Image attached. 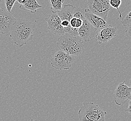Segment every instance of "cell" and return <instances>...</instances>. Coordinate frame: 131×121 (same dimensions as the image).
<instances>
[{
	"label": "cell",
	"mask_w": 131,
	"mask_h": 121,
	"mask_svg": "<svg viewBox=\"0 0 131 121\" xmlns=\"http://www.w3.org/2000/svg\"><path fill=\"white\" fill-rule=\"evenodd\" d=\"M35 24L24 19H16L11 31L10 37L14 43L21 47L33 39Z\"/></svg>",
	"instance_id": "1"
},
{
	"label": "cell",
	"mask_w": 131,
	"mask_h": 121,
	"mask_svg": "<svg viewBox=\"0 0 131 121\" xmlns=\"http://www.w3.org/2000/svg\"><path fill=\"white\" fill-rule=\"evenodd\" d=\"M83 42L79 37L66 33L58 38L57 46L59 50L70 55L78 56L81 55L84 50Z\"/></svg>",
	"instance_id": "2"
},
{
	"label": "cell",
	"mask_w": 131,
	"mask_h": 121,
	"mask_svg": "<svg viewBox=\"0 0 131 121\" xmlns=\"http://www.w3.org/2000/svg\"><path fill=\"white\" fill-rule=\"evenodd\" d=\"M106 112L99 106L91 102H83L79 110L80 121H105Z\"/></svg>",
	"instance_id": "3"
},
{
	"label": "cell",
	"mask_w": 131,
	"mask_h": 121,
	"mask_svg": "<svg viewBox=\"0 0 131 121\" xmlns=\"http://www.w3.org/2000/svg\"><path fill=\"white\" fill-rule=\"evenodd\" d=\"M75 60L74 56L59 50L53 55L51 60V65L56 69L68 70L71 68Z\"/></svg>",
	"instance_id": "4"
},
{
	"label": "cell",
	"mask_w": 131,
	"mask_h": 121,
	"mask_svg": "<svg viewBox=\"0 0 131 121\" xmlns=\"http://www.w3.org/2000/svg\"><path fill=\"white\" fill-rule=\"evenodd\" d=\"M87 4L92 13L106 20L112 7L110 0H88Z\"/></svg>",
	"instance_id": "5"
},
{
	"label": "cell",
	"mask_w": 131,
	"mask_h": 121,
	"mask_svg": "<svg viewBox=\"0 0 131 121\" xmlns=\"http://www.w3.org/2000/svg\"><path fill=\"white\" fill-rule=\"evenodd\" d=\"M126 81L120 83L113 93L115 103L118 105L123 104L131 98V87L125 84Z\"/></svg>",
	"instance_id": "6"
},
{
	"label": "cell",
	"mask_w": 131,
	"mask_h": 121,
	"mask_svg": "<svg viewBox=\"0 0 131 121\" xmlns=\"http://www.w3.org/2000/svg\"><path fill=\"white\" fill-rule=\"evenodd\" d=\"M16 19L12 14L0 9V34H7L11 31Z\"/></svg>",
	"instance_id": "7"
},
{
	"label": "cell",
	"mask_w": 131,
	"mask_h": 121,
	"mask_svg": "<svg viewBox=\"0 0 131 121\" xmlns=\"http://www.w3.org/2000/svg\"><path fill=\"white\" fill-rule=\"evenodd\" d=\"M47 22L48 29L52 34L57 35H62L66 33L62 25V20L58 13H53L45 19Z\"/></svg>",
	"instance_id": "8"
},
{
	"label": "cell",
	"mask_w": 131,
	"mask_h": 121,
	"mask_svg": "<svg viewBox=\"0 0 131 121\" xmlns=\"http://www.w3.org/2000/svg\"><path fill=\"white\" fill-rule=\"evenodd\" d=\"M97 31V29L85 19L82 26L78 30V37L84 42H89L96 37Z\"/></svg>",
	"instance_id": "9"
},
{
	"label": "cell",
	"mask_w": 131,
	"mask_h": 121,
	"mask_svg": "<svg viewBox=\"0 0 131 121\" xmlns=\"http://www.w3.org/2000/svg\"><path fill=\"white\" fill-rule=\"evenodd\" d=\"M117 35V29L111 25L106 27L97 33L96 40L99 44L106 43Z\"/></svg>",
	"instance_id": "10"
},
{
	"label": "cell",
	"mask_w": 131,
	"mask_h": 121,
	"mask_svg": "<svg viewBox=\"0 0 131 121\" xmlns=\"http://www.w3.org/2000/svg\"><path fill=\"white\" fill-rule=\"evenodd\" d=\"M85 18L99 31L110 26L105 19L92 13L89 9H85Z\"/></svg>",
	"instance_id": "11"
},
{
	"label": "cell",
	"mask_w": 131,
	"mask_h": 121,
	"mask_svg": "<svg viewBox=\"0 0 131 121\" xmlns=\"http://www.w3.org/2000/svg\"><path fill=\"white\" fill-rule=\"evenodd\" d=\"M77 7L71 4H66L63 6L61 10L58 12V15L62 21L67 20L70 22L75 13Z\"/></svg>",
	"instance_id": "12"
},
{
	"label": "cell",
	"mask_w": 131,
	"mask_h": 121,
	"mask_svg": "<svg viewBox=\"0 0 131 121\" xmlns=\"http://www.w3.org/2000/svg\"><path fill=\"white\" fill-rule=\"evenodd\" d=\"M42 7L37 2V0H26L24 4H21L19 6L21 10L29 11L32 14L36 13L37 9Z\"/></svg>",
	"instance_id": "13"
},
{
	"label": "cell",
	"mask_w": 131,
	"mask_h": 121,
	"mask_svg": "<svg viewBox=\"0 0 131 121\" xmlns=\"http://www.w3.org/2000/svg\"><path fill=\"white\" fill-rule=\"evenodd\" d=\"M64 0H50V9L52 13H57L63 8Z\"/></svg>",
	"instance_id": "14"
},
{
	"label": "cell",
	"mask_w": 131,
	"mask_h": 121,
	"mask_svg": "<svg viewBox=\"0 0 131 121\" xmlns=\"http://www.w3.org/2000/svg\"><path fill=\"white\" fill-rule=\"evenodd\" d=\"M16 1V0H0V9L7 11L11 13V10Z\"/></svg>",
	"instance_id": "15"
},
{
	"label": "cell",
	"mask_w": 131,
	"mask_h": 121,
	"mask_svg": "<svg viewBox=\"0 0 131 121\" xmlns=\"http://www.w3.org/2000/svg\"><path fill=\"white\" fill-rule=\"evenodd\" d=\"M110 3L112 7L115 8L118 10L119 15V18L122 20L123 19V14L121 13L119 9L122 3V0H110Z\"/></svg>",
	"instance_id": "16"
},
{
	"label": "cell",
	"mask_w": 131,
	"mask_h": 121,
	"mask_svg": "<svg viewBox=\"0 0 131 121\" xmlns=\"http://www.w3.org/2000/svg\"><path fill=\"white\" fill-rule=\"evenodd\" d=\"M122 23L125 28L131 26V11L129 12L121 20Z\"/></svg>",
	"instance_id": "17"
},
{
	"label": "cell",
	"mask_w": 131,
	"mask_h": 121,
	"mask_svg": "<svg viewBox=\"0 0 131 121\" xmlns=\"http://www.w3.org/2000/svg\"><path fill=\"white\" fill-rule=\"evenodd\" d=\"M62 25L64 28V29L68 28L70 26V22L67 20H63L62 21Z\"/></svg>",
	"instance_id": "18"
},
{
	"label": "cell",
	"mask_w": 131,
	"mask_h": 121,
	"mask_svg": "<svg viewBox=\"0 0 131 121\" xmlns=\"http://www.w3.org/2000/svg\"><path fill=\"white\" fill-rule=\"evenodd\" d=\"M126 36L131 39V26L129 27L125 31Z\"/></svg>",
	"instance_id": "19"
},
{
	"label": "cell",
	"mask_w": 131,
	"mask_h": 121,
	"mask_svg": "<svg viewBox=\"0 0 131 121\" xmlns=\"http://www.w3.org/2000/svg\"><path fill=\"white\" fill-rule=\"evenodd\" d=\"M129 101V103L128 108H127L126 110V112L130 114L131 115V98L130 99Z\"/></svg>",
	"instance_id": "20"
},
{
	"label": "cell",
	"mask_w": 131,
	"mask_h": 121,
	"mask_svg": "<svg viewBox=\"0 0 131 121\" xmlns=\"http://www.w3.org/2000/svg\"><path fill=\"white\" fill-rule=\"evenodd\" d=\"M16 1L19 3L20 4V5H21V4H24L26 0H16Z\"/></svg>",
	"instance_id": "21"
},
{
	"label": "cell",
	"mask_w": 131,
	"mask_h": 121,
	"mask_svg": "<svg viewBox=\"0 0 131 121\" xmlns=\"http://www.w3.org/2000/svg\"><path fill=\"white\" fill-rule=\"evenodd\" d=\"M37 121V120H35V119H31L30 121Z\"/></svg>",
	"instance_id": "22"
},
{
	"label": "cell",
	"mask_w": 131,
	"mask_h": 121,
	"mask_svg": "<svg viewBox=\"0 0 131 121\" xmlns=\"http://www.w3.org/2000/svg\"><path fill=\"white\" fill-rule=\"evenodd\" d=\"M130 85H131V78L130 79Z\"/></svg>",
	"instance_id": "23"
}]
</instances>
